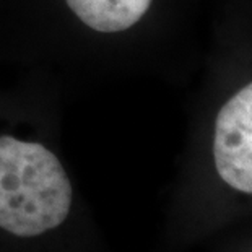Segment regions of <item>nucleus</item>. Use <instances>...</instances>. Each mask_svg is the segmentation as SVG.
<instances>
[{"label": "nucleus", "instance_id": "nucleus-1", "mask_svg": "<svg viewBox=\"0 0 252 252\" xmlns=\"http://www.w3.org/2000/svg\"><path fill=\"white\" fill-rule=\"evenodd\" d=\"M72 184L62 163L44 145L0 137V228L33 238L65 221Z\"/></svg>", "mask_w": 252, "mask_h": 252}, {"label": "nucleus", "instance_id": "nucleus-2", "mask_svg": "<svg viewBox=\"0 0 252 252\" xmlns=\"http://www.w3.org/2000/svg\"><path fill=\"white\" fill-rule=\"evenodd\" d=\"M215 168L228 186L252 194V83L220 109L213 137Z\"/></svg>", "mask_w": 252, "mask_h": 252}, {"label": "nucleus", "instance_id": "nucleus-3", "mask_svg": "<svg viewBox=\"0 0 252 252\" xmlns=\"http://www.w3.org/2000/svg\"><path fill=\"white\" fill-rule=\"evenodd\" d=\"M68 8L98 33L132 28L148 12L153 0H65Z\"/></svg>", "mask_w": 252, "mask_h": 252}]
</instances>
